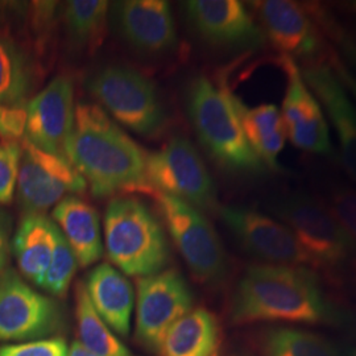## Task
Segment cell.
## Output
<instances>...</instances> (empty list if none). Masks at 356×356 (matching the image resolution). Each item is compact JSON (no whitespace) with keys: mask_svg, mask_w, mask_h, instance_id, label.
<instances>
[{"mask_svg":"<svg viewBox=\"0 0 356 356\" xmlns=\"http://www.w3.org/2000/svg\"><path fill=\"white\" fill-rule=\"evenodd\" d=\"M116 24L129 45L144 53L161 54L177 44L172 10L164 0H126L115 6Z\"/></svg>","mask_w":356,"mask_h":356,"instance_id":"cell-18","label":"cell"},{"mask_svg":"<svg viewBox=\"0 0 356 356\" xmlns=\"http://www.w3.org/2000/svg\"><path fill=\"white\" fill-rule=\"evenodd\" d=\"M222 330L216 316L204 309H191L168 330L159 356H218Z\"/></svg>","mask_w":356,"mask_h":356,"instance_id":"cell-23","label":"cell"},{"mask_svg":"<svg viewBox=\"0 0 356 356\" xmlns=\"http://www.w3.org/2000/svg\"><path fill=\"white\" fill-rule=\"evenodd\" d=\"M89 91L119 124L139 135L153 136L165 124L154 85L134 69L107 66L90 78Z\"/></svg>","mask_w":356,"mask_h":356,"instance_id":"cell-7","label":"cell"},{"mask_svg":"<svg viewBox=\"0 0 356 356\" xmlns=\"http://www.w3.org/2000/svg\"><path fill=\"white\" fill-rule=\"evenodd\" d=\"M23 156L22 141H0V204L13 202Z\"/></svg>","mask_w":356,"mask_h":356,"instance_id":"cell-29","label":"cell"},{"mask_svg":"<svg viewBox=\"0 0 356 356\" xmlns=\"http://www.w3.org/2000/svg\"><path fill=\"white\" fill-rule=\"evenodd\" d=\"M76 318L79 342L90 353L98 356H132L95 312L85 281H79L76 286Z\"/></svg>","mask_w":356,"mask_h":356,"instance_id":"cell-26","label":"cell"},{"mask_svg":"<svg viewBox=\"0 0 356 356\" xmlns=\"http://www.w3.org/2000/svg\"><path fill=\"white\" fill-rule=\"evenodd\" d=\"M145 191L178 198L200 211L218 209L216 182L191 140L176 136L145 159Z\"/></svg>","mask_w":356,"mask_h":356,"instance_id":"cell-6","label":"cell"},{"mask_svg":"<svg viewBox=\"0 0 356 356\" xmlns=\"http://www.w3.org/2000/svg\"><path fill=\"white\" fill-rule=\"evenodd\" d=\"M326 58H327L326 61L332 67L334 73L339 78V81L343 83L344 89L348 91V94L351 95V98L356 103V76L353 73V70H350L347 67V65L344 64L343 60L338 56L337 51L329 49Z\"/></svg>","mask_w":356,"mask_h":356,"instance_id":"cell-33","label":"cell"},{"mask_svg":"<svg viewBox=\"0 0 356 356\" xmlns=\"http://www.w3.org/2000/svg\"><path fill=\"white\" fill-rule=\"evenodd\" d=\"M270 211L291 229L312 267L335 270L354 257L355 243L327 206L312 195L304 191L281 194L270 204Z\"/></svg>","mask_w":356,"mask_h":356,"instance_id":"cell-5","label":"cell"},{"mask_svg":"<svg viewBox=\"0 0 356 356\" xmlns=\"http://www.w3.org/2000/svg\"><path fill=\"white\" fill-rule=\"evenodd\" d=\"M110 3L106 0H72L65 6L63 20L69 42L79 51L94 53L107 31Z\"/></svg>","mask_w":356,"mask_h":356,"instance_id":"cell-24","label":"cell"},{"mask_svg":"<svg viewBox=\"0 0 356 356\" xmlns=\"http://www.w3.org/2000/svg\"><path fill=\"white\" fill-rule=\"evenodd\" d=\"M191 26L216 48L256 51L266 36L247 7L238 0H189L184 3Z\"/></svg>","mask_w":356,"mask_h":356,"instance_id":"cell-14","label":"cell"},{"mask_svg":"<svg viewBox=\"0 0 356 356\" xmlns=\"http://www.w3.org/2000/svg\"><path fill=\"white\" fill-rule=\"evenodd\" d=\"M219 211L243 250L263 264L312 267L305 251L280 220L242 206H223Z\"/></svg>","mask_w":356,"mask_h":356,"instance_id":"cell-12","label":"cell"},{"mask_svg":"<svg viewBox=\"0 0 356 356\" xmlns=\"http://www.w3.org/2000/svg\"><path fill=\"white\" fill-rule=\"evenodd\" d=\"M69 348L64 338L56 337L1 346L0 356H69Z\"/></svg>","mask_w":356,"mask_h":356,"instance_id":"cell-31","label":"cell"},{"mask_svg":"<svg viewBox=\"0 0 356 356\" xmlns=\"http://www.w3.org/2000/svg\"><path fill=\"white\" fill-rule=\"evenodd\" d=\"M69 356H98L90 353L88 348H85L79 341L73 342L69 348Z\"/></svg>","mask_w":356,"mask_h":356,"instance_id":"cell-35","label":"cell"},{"mask_svg":"<svg viewBox=\"0 0 356 356\" xmlns=\"http://www.w3.org/2000/svg\"><path fill=\"white\" fill-rule=\"evenodd\" d=\"M65 157L97 198L145 191L147 154L95 103H76Z\"/></svg>","mask_w":356,"mask_h":356,"instance_id":"cell-2","label":"cell"},{"mask_svg":"<svg viewBox=\"0 0 356 356\" xmlns=\"http://www.w3.org/2000/svg\"><path fill=\"white\" fill-rule=\"evenodd\" d=\"M252 4L264 36L282 57L316 63L323 51V38L305 6L291 0H264Z\"/></svg>","mask_w":356,"mask_h":356,"instance_id":"cell-16","label":"cell"},{"mask_svg":"<svg viewBox=\"0 0 356 356\" xmlns=\"http://www.w3.org/2000/svg\"><path fill=\"white\" fill-rule=\"evenodd\" d=\"M104 245L111 263L127 276H151L164 270L169 261L163 226L138 198L118 197L107 204Z\"/></svg>","mask_w":356,"mask_h":356,"instance_id":"cell-4","label":"cell"},{"mask_svg":"<svg viewBox=\"0 0 356 356\" xmlns=\"http://www.w3.org/2000/svg\"><path fill=\"white\" fill-rule=\"evenodd\" d=\"M232 103L239 116L243 132L260 161L275 172H284L281 152L285 148L286 134L280 110L273 103L247 106L232 94Z\"/></svg>","mask_w":356,"mask_h":356,"instance_id":"cell-21","label":"cell"},{"mask_svg":"<svg viewBox=\"0 0 356 356\" xmlns=\"http://www.w3.org/2000/svg\"><path fill=\"white\" fill-rule=\"evenodd\" d=\"M74 83L67 76H54L26 107L24 139L45 152L63 154L74 126Z\"/></svg>","mask_w":356,"mask_h":356,"instance_id":"cell-15","label":"cell"},{"mask_svg":"<svg viewBox=\"0 0 356 356\" xmlns=\"http://www.w3.org/2000/svg\"><path fill=\"white\" fill-rule=\"evenodd\" d=\"M229 316L235 325H322L339 318L316 272L304 266L276 264H254L244 270Z\"/></svg>","mask_w":356,"mask_h":356,"instance_id":"cell-1","label":"cell"},{"mask_svg":"<svg viewBox=\"0 0 356 356\" xmlns=\"http://www.w3.org/2000/svg\"><path fill=\"white\" fill-rule=\"evenodd\" d=\"M90 301L104 323L123 338L131 331L135 291L127 277L104 263L94 268L85 282Z\"/></svg>","mask_w":356,"mask_h":356,"instance_id":"cell-19","label":"cell"},{"mask_svg":"<svg viewBox=\"0 0 356 356\" xmlns=\"http://www.w3.org/2000/svg\"><path fill=\"white\" fill-rule=\"evenodd\" d=\"M17 178V200L26 214H42L65 197L86 191L88 182L65 156L38 149L26 139Z\"/></svg>","mask_w":356,"mask_h":356,"instance_id":"cell-11","label":"cell"},{"mask_svg":"<svg viewBox=\"0 0 356 356\" xmlns=\"http://www.w3.org/2000/svg\"><path fill=\"white\" fill-rule=\"evenodd\" d=\"M78 261L63 232L57 229L51 264L45 275L42 288L56 297H64L76 275Z\"/></svg>","mask_w":356,"mask_h":356,"instance_id":"cell-28","label":"cell"},{"mask_svg":"<svg viewBox=\"0 0 356 356\" xmlns=\"http://www.w3.org/2000/svg\"><path fill=\"white\" fill-rule=\"evenodd\" d=\"M281 66L286 76L281 110L286 138L302 152L332 157L330 128L317 97L294 60L281 57Z\"/></svg>","mask_w":356,"mask_h":356,"instance_id":"cell-13","label":"cell"},{"mask_svg":"<svg viewBox=\"0 0 356 356\" xmlns=\"http://www.w3.org/2000/svg\"><path fill=\"white\" fill-rule=\"evenodd\" d=\"M64 326L60 305L13 269L0 273V342L45 339Z\"/></svg>","mask_w":356,"mask_h":356,"instance_id":"cell-9","label":"cell"},{"mask_svg":"<svg viewBox=\"0 0 356 356\" xmlns=\"http://www.w3.org/2000/svg\"><path fill=\"white\" fill-rule=\"evenodd\" d=\"M347 7H348L350 10H353V11H355L356 13V1H351V3H348V4H347Z\"/></svg>","mask_w":356,"mask_h":356,"instance_id":"cell-36","label":"cell"},{"mask_svg":"<svg viewBox=\"0 0 356 356\" xmlns=\"http://www.w3.org/2000/svg\"><path fill=\"white\" fill-rule=\"evenodd\" d=\"M188 114L204 149L222 168L235 173L260 175L267 169L247 140L226 83L195 76L189 85Z\"/></svg>","mask_w":356,"mask_h":356,"instance_id":"cell-3","label":"cell"},{"mask_svg":"<svg viewBox=\"0 0 356 356\" xmlns=\"http://www.w3.org/2000/svg\"><path fill=\"white\" fill-rule=\"evenodd\" d=\"M301 72L330 119L344 170L356 184V103L327 61L310 63Z\"/></svg>","mask_w":356,"mask_h":356,"instance_id":"cell-17","label":"cell"},{"mask_svg":"<svg viewBox=\"0 0 356 356\" xmlns=\"http://www.w3.org/2000/svg\"><path fill=\"white\" fill-rule=\"evenodd\" d=\"M35 83V69L23 48L0 31V104L24 108Z\"/></svg>","mask_w":356,"mask_h":356,"instance_id":"cell-25","label":"cell"},{"mask_svg":"<svg viewBox=\"0 0 356 356\" xmlns=\"http://www.w3.org/2000/svg\"><path fill=\"white\" fill-rule=\"evenodd\" d=\"M10 256V243H8V227L6 218L0 213V273L6 270Z\"/></svg>","mask_w":356,"mask_h":356,"instance_id":"cell-34","label":"cell"},{"mask_svg":"<svg viewBox=\"0 0 356 356\" xmlns=\"http://www.w3.org/2000/svg\"><path fill=\"white\" fill-rule=\"evenodd\" d=\"M136 341L157 354L168 330L193 309V293L176 269H166L138 280Z\"/></svg>","mask_w":356,"mask_h":356,"instance_id":"cell-10","label":"cell"},{"mask_svg":"<svg viewBox=\"0 0 356 356\" xmlns=\"http://www.w3.org/2000/svg\"><path fill=\"white\" fill-rule=\"evenodd\" d=\"M166 229L193 276L204 284H219L227 273V254L209 219L189 204L151 191Z\"/></svg>","mask_w":356,"mask_h":356,"instance_id":"cell-8","label":"cell"},{"mask_svg":"<svg viewBox=\"0 0 356 356\" xmlns=\"http://www.w3.org/2000/svg\"><path fill=\"white\" fill-rule=\"evenodd\" d=\"M327 209L341 223L356 245V189L348 185H335L327 195Z\"/></svg>","mask_w":356,"mask_h":356,"instance_id":"cell-30","label":"cell"},{"mask_svg":"<svg viewBox=\"0 0 356 356\" xmlns=\"http://www.w3.org/2000/svg\"><path fill=\"white\" fill-rule=\"evenodd\" d=\"M264 356H344L339 347L318 332L279 326L264 332Z\"/></svg>","mask_w":356,"mask_h":356,"instance_id":"cell-27","label":"cell"},{"mask_svg":"<svg viewBox=\"0 0 356 356\" xmlns=\"http://www.w3.org/2000/svg\"><path fill=\"white\" fill-rule=\"evenodd\" d=\"M26 107H7L0 104V138L3 140H19L26 131Z\"/></svg>","mask_w":356,"mask_h":356,"instance_id":"cell-32","label":"cell"},{"mask_svg":"<svg viewBox=\"0 0 356 356\" xmlns=\"http://www.w3.org/2000/svg\"><path fill=\"white\" fill-rule=\"evenodd\" d=\"M57 225L44 214H26L13 236V254L22 275L41 286L51 264Z\"/></svg>","mask_w":356,"mask_h":356,"instance_id":"cell-22","label":"cell"},{"mask_svg":"<svg viewBox=\"0 0 356 356\" xmlns=\"http://www.w3.org/2000/svg\"><path fill=\"white\" fill-rule=\"evenodd\" d=\"M51 216L76 254L78 266L90 267L102 257L101 219L91 204L67 195L54 206Z\"/></svg>","mask_w":356,"mask_h":356,"instance_id":"cell-20","label":"cell"}]
</instances>
